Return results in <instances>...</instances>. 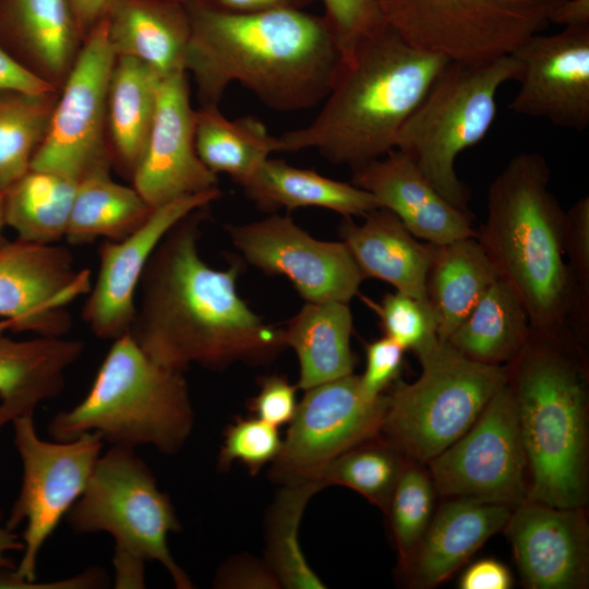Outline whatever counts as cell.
<instances>
[{"mask_svg":"<svg viewBox=\"0 0 589 589\" xmlns=\"http://www.w3.org/2000/svg\"><path fill=\"white\" fill-rule=\"evenodd\" d=\"M405 350L393 339L383 335L365 345V369L359 375L363 392L372 398L384 392L398 377Z\"/></svg>","mask_w":589,"mask_h":589,"instance_id":"42","label":"cell"},{"mask_svg":"<svg viewBox=\"0 0 589 589\" xmlns=\"http://www.w3.org/2000/svg\"><path fill=\"white\" fill-rule=\"evenodd\" d=\"M585 340L566 325L532 326L505 365L528 468L529 501L584 507L588 498Z\"/></svg>","mask_w":589,"mask_h":589,"instance_id":"4","label":"cell"},{"mask_svg":"<svg viewBox=\"0 0 589 589\" xmlns=\"http://www.w3.org/2000/svg\"><path fill=\"white\" fill-rule=\"evenodd\" d=\"M240 187L264 212L320 207L342 217H363L380 207L369 192L351 182L334 180L280 159L267 158Z\"/></svg>","mask_w":589,"mask_h":589,"instance_id":"27","label":"cell"},{"mask_svg":"<svg viewBox=\"0 0 589 589\" xmlns=\"http://www.w3.org/2000/svg\"><path fill=\"white\" fill-rule=\"evenodd\" d=\"M216 584L224 588H277L280 584L272 569L251 561L229 563L217 576Z\"/></svg>","mask_w":589,"mask_h":589,"instance_id":"45","label":"cell"},{"mask_svg":"<svg viewBox=\"0 0 589 589\" xmlns=\"http://www.w3.org/2000/svg\"><path fill=\"white\" fill-rule=\"evenodd\" d=\"M110 169L83 177L76 185L64 240L72 245L99 238L118 241L141 226L153 211L133 187L116 182Z\"/></svg>","mask_w":589,"mask_h":589,"instance_id":"32","label":"cell"},{"mask_svg":"<svg viewBox=\"0 0 589 589\" xmlns=\"http://www.w3.org/2000/svg\"><path fill=\"white\" fill-rule=\"evenodd\" d=\"M513 56L486 63L448 62L402 124L396 148L407 155L436 191L455 207L468 209L469 191L455 169L457 157L490 131L500 88L518 80Z\"/></svg>","mask_w":589,"mask_h":589,"instance_id":"8","label":"cell"},{"mask_svg":"<svg viewBox=\"0 0 589 589\" xmlns=\"http://www.w3.org/2000/svg\"><path fill=\"white\" fill-rule=\"evenodd\" d=\"M512 585L509 569L493 558L473 563L464 572L459 580L461 589H508Z\"/></svg>","mask_w":589,"mask_h":589,"instance_id":"46","label":"cell"},{"mask_svg":"<svg viewBox=\"0 0 589 589\" xmlns=\"http://www.w3.org/2000/svg\"><path fill=\"white\" fill-rule=\"evenodd\" d=\"M58 94L0 89V194L31 169Z\"/></svg>","mask_w":589,"mask_h":589,"instance_id":"35","label":"cell"},{"mask_svg":"<svg viewBox=\"0 0 589 589\" xmlns=\"http://www.w3.org/2000/svg\"><path fill=\"white\" fill-rule=\"evenodd\" d=\"M448 62L412 47L382 20L348 48L315 118L275 136V153L315 149L351 170L384 157Z\"/></svg>","mask_w":589,"mask_h":589,"instance_id":"3","label":"cell"},{"mask_svg":"<svg viewBox=\"0 0 589 589\" xmlns=\"http://www.w3.org/2000/svg\"><path fill=\"white\" fill-rule=\"evenodd\" d=\"M297 388L284 375L261 377L257 394L249 400V409L276 428L289 423L298 407Z\"/></svg>","mask_w":589,"mask_h":589,"instance_id":"44","label":"cell"},{"mask_svg":"<svg viewBox=\"0 0 589 589\" xmlns=\"http://www.w3.org/2000/svg\"><path fill=\"white\" fill-rule=\"evenodd\" d=\"M281 445L276 426L259 418H240L225 430L218 465L226 469L232 461H239L254 476L275 460Z\"/></svg>","mask_w":589,"mask_h":589,"instance_id":"40","label":"cell"},{"mask_svg":"<svg viewBox=\"0 0 589 589\" xmlns=\"http://www.w3.org/2000/svg\"><path fill=\"white\" fill-rule=\"evenodd\" d=\"M91 286L88 272L76 269L64 247L19 239L0 247V317L13 332L64 336L67 306Z\"/></svg>","mask_w":589,"mask_h":589,"instance_id":"16","label":"cell"},{"mask_svg":"<svg viewBox=\"0 0 589 589\" xmlns=\"http://www.w3.org/2000/svg\"><path fill=\"white\" fill-rule=\"evenodd\" d=\"M195 147L214 173H226L241 185L275 153V136L254 116L230 120L218 106L195 110Z\"/></svg>","mask_w":589,"mask_h":589,"instance_id":"34","label":"cell"},{"mask_svg":"<svg viewBox=\"0 0 589 589\" xmlns=\"http://www.w3.org/2000/svg\"><path fill=\"white\" fill-rule=\"evenodd\" d=\"M504 529L527 587H586L589 530L584 507H556L526 500L515 506Z\"/></svg>","mask_w":589,"mask_h":589,"instance_id":"20","label":"cell"},{"mask_svg":"<svg viewBox=\"0 0 589 589\" xmlns=\"http://www.w3.org/2000/svg\"><path fill=\"white\" fill-rule=\"evenodd\" d=\"M83 350L81 340L64 336L13 340L0 334V430L16 418L33 417L41 401L58 396L65 371Z\"/></svg>","mask_w":589,"mask_h":589,"instance_id":"26","label":"cell"},{"mask_svg":"<svg viewBox=\"0 0 589 589\" xmlns=\"http://www.w3.org/2000/svg\"><path fill=\"white\" fill-rule=\"evenodd\" d=\"M563 253L581 308L589 313V197L579 199L565 212Z\"/></svg>","mask_w":589,"mask_h":589,"instance_id":"41","label":"cell"},{"mask_svg":"<svg viewBox=\"0 0 589 589\" xmlns=\"http://www.w3.org/2000/svg\"><path fill=\"white\" fill-rule=\"evenodd\" d=\"M529 330L521 301L497 278L446 341L471 360L504 366L522 349Z\"/></svg>","mask_w":589,"mask_h":589,"instance_id":"31","label":"cell"},{"mask_svg":"<svg viewBox=\"0 0 589 589\" xmlns=\"http://www.w3.org/2000/svg\"><path fill=\"white\" fill-rule=\"evenodd\" d=\"M115 61L103 19L84 38L31 169L56 172L77 182L91 172L111 170L107 97Z\"/></svg>","mask_w":589,"mask_h":589,"instance_id":"12","label":"cell"},{"mask_svg":"<svg viewBox=\"0 0 589 589\" xmlns=\"http://www.w3.org/2000/svg\"><path fill=\"white\" fill-rule=\"evenodd\" d=\"M377 436L338 455L313 481L321 489L327 485L349 488L386 513L408 459L388 441Z\"/></svg>","mask_w":589,"mask_h":589,"instance_id":"36","label":"cell"},{"mask_svg":"<svg viewBox=\"0 0 589 589\" xmlns=\"http://www.w3.org/2000/svg\"><path fill=\"white\" fill-rule=\"evenodd\" d=\"M324 17L332 27L345 53L351 44L380 22L372 0H322Z\"/></svg>","mask_w":589,"mask_h":589,"instance_id":"43","label":"cell"},{"mask_svg":"<svg viewBox=\"0 0 589 589\" xmlns=\"http://www.w3.org/2000/svg\"><path fill=\"white\" fill-rule=\"evenodd\" d=\"M321 490L314 481L284 484L268 519L267 565L286 588H325L306 563L299 545L298 531L304 507Z\"/></svg>","mask_w":589,"mask_h":589,"instance_id":"37","label":"cell"},{"mask_svg":"<svg viewBox=\"0 0 589 589\" xmlns=\"http://www.w3.org/2000/svg\"><path fill=\"white\" fill-rule=\"evenodd\" d=\"M195 110L188 74L159 79L151 131L131 177L132 187L153 208L218 188V177L195 147Z\"/></svg>","mask_w":589,"mask_h":589,"instance_id":"19","label":"cell"},{"mask_svg":"<svg viewBox=\"0 0 589 589\" xmlns=\"http://www.w3.org/2000/svg\"><path fill=\"white\" fill-rule=\"evenodd\" d=\"M184 4L191 22L184 70L201 106H218L228 86L239 83L273 110H304L326 98L344 65L345 50L324 15Z\"/></svg>","mask_w":589,"mask_h":589,"instance_id":"2","label":"cell"},{"mask_svg":"<svg viewBox=\"0 0 589 589\" xmlns=\"http://www.w3.org/2000/svg\"><path fill=\"white\" fill-rule=\"evenodd\" d=\"M7 88L31 93L58 92L24 69L0 43V89Z\"/></svg>","mask_w":589,"mask_h":589,"instance_id":"47","label":"cell"},{"mask_svg":"<svg viewBox=\"0 0 589 589\" xmlns=\"http://www.w3.org/2000/svg\"><path fill=\"white\" fill-rule=\"evenodd\" d=\"M111 0H71L81 31L86 37L91 29L105 17Z\"/></svg>","mask_w":589,"mask_h":589,"instance_id":"50","label":"cell"},{"mask_svg":"<svg viewBox=\"0 0 589 589\" xmlns=\"http://www.w3.org/2000/svg\"><path fill=\"white\" fill-rule=\"evenodd\" d=\"M412 47L449 62L478 64L512 55L550 25L564 0H372Z\"/></svg>","mask_w":589,"mask_h":589,"instance_id":"10","label":"cell"},{"mask_svg":"<svg viewBox=\"0 0 589 589\" xmlns=\"http://www.w3.org/2000/svg\"><path fill=\"white\" fill-rule=\"evenodd\" d=\"M202 3L226 12L254 13L284 8H300L311 0H199Z\"/></svg>","mask_w":589,"mask_h":589,"instance_id":"48","label":"cell"},{"mask_svg":"<svg viewBox=\"0 0 589 589\" xmlns=\"http://www.w3.org/2000/svg\"><path fill=\"white\" fill-rule=\"evenodd\" d=\"M4 229H5V224H4L3 215H2L1 195H0V247L9 241L4 233Z\"/></svg>","mask_w":589,"mask_h":589,"instance_id":"52","label":"cell"},{"mask_svg":"<svg viewBox=\"0 0 589 589\" xmlns=\"http://www.w3.org/2000/svg\"><path fill=\"white\" fill-rule=\"evenodd\" d=\"M243 260L267 275L286 277L305 302H347L365 279L342 241L312 237L290 216L227 225Z\"/></svg>","mask_w":589,"mask_h":589,"instance_id":"15","label":"cell"},{"mask_svg":"<svg viewBox=\"0 0 589 589\" xmlns=\"http://www.w3.org/2000/svg\"><path fill=\"white\" fill-rule=\"evenodd\" d=\"M357 224L344 217L338 228L364 278H375L394 286L396 291L426 300L425 277L432 243L419 242L390 211L378 207Z\"/></svg>","mask_w":589,"mask_h":589,"instance_id":"24","label":"cell"},{"mask_svg":"<svg viewBox=\"0 0 589 589\" xmlns=\"http://www.w3.org/2000/svg\"><path fill=\"white\" fill-rule=\"evenodd\" d=\"M12 423L23 479L7 528L13 530L26 522L22 534L23 556L12 573L21 588H58L57 581L35 584L38 554L84 492L104 440L98 432H87L72 441L51 443L37 436L33 417H20Z\"/></svg>","mask_w":589,"mask_h":589,"instance_id":"11","label":"cell"},{"mask_svg":"<svg viewBox=\"0 0 589 589\" xmlns=\"http://www.w3.org/2000/svg\"><path fill=\"white\" fill-rule=\"evenodd\" d=\"M520 64L510 111L582 132L589 127V26L536 34L512 53Z\"/></svg>","mask_w":589,"mask_h":589,"instance_id":"18","label":"cell"},{"mask_svg":"<svg viewBox=\"0 0 589 589\" xmlns=\"http://www.w3.org/2000/svg\"><path fill=\"white\" fill-rule=\"evenodd\" d=\"M385 408L386 395L369 397L353 373L305 389L272 479L283 485L313 481L338 455L380 434Z\"/></svg>","mask_w":589,"mask_h":589,"instance_id":"14","label":"cell"},{"mask_svg":"<svg viewBox=\"0 0 589 589\" xmlns=\"http://www.w3.org/2000/svg\"><path fill=\"white\" fill-rule=\"evenodd\" d=\"M159 79L142 61L116 57L107 97V142L112 165L129 178L151 131Z\"/></svg>","mask_w":589,"mask_h":589,"instance_id":"30","label":"cell"},{"mask_svg":"<svg viewBox=\"0 0 589 589\" xmlns=\"http://www.w3.org/2000/svg\"><path fill=\"white\" fill-rule=\"evenodd\" d=\"M194 413L183 372L152 360L129 333L112 340L87 395L48 425L58 442L98 432L112 446L153 445L164 454L181 448Z\"/></svg>","mask_w":589,"mask_h":589,"instance_id":"6","label":"cell"},{"mask_svg":"<svg viewBox=\"0 0 589 589\" xmlns=\"http://www.w3.org/2000/svg\"><path fill=\"white\" fill-rule=\"evenodd\" d=\"M352 171L351 183L395 214L408 231L432 244L477 237L470 213L443 197L413 161L398 149Z\"/></svg>","mask_w":589,"mask_h":589,"instance_id":"21","label":"cell"},{"mask_svg":"<svg viewBox=\"0 0 589 589\" xmlns=\"http://www.w3.org/2000/svg\"><path fill=\"white\" fill-rule=\"evenodd\" d=\"M514 508L504 503L450 497L432 517L406 569L411 584L431 588L443 582L504 529Z\"/></svg>","mask_w":589,"mask_h":589,"instance_id":"23","label":"cell"},{"mask_svg":"<svg viewBox=\"0 0 589 589\" xmlns=\"http://www.w3.org/2000/svg\"><path fill=\"white\" fill-rule=\"evenodd\" d=\"M545 158L514 156L486 192L477 239L497 277L521 301L532 326L566 325L584 339L589 313L580 305L563 253L565 212L550 190Z\"/></svg>","mask_w":589,"mask_h":589,"instance_id":"5","label":"cell"},{"mask_svg":"<svg viewBox=\"0 0 589 589\" xmlns=\"http://www.w3.org/2000/svg\"><path fill=\"white\" fill-rule=\"evenodd\" d=\"M76 185L59 173L29 169L0 194L5 227L19 240L57 244L65 237Z\"/></svg>","mask_w":589,"mask_h":589,"instance_id":"33","label":"cell"},{"mask_svg":"<svg viewBox=\"0 0 589 589\" xmlns=\"http://www.w3.org/2000/svg\"><path fill=\"white\" fill-rule=\"evenodd\" d=\"M497 278L477 237L432 244L425 296L440 340H447Z\"/></svg>","mask_w":589,"mask_h":589,"instance_id":"29","label":"cell"},{"mask_svg":"<svg viewBox=\"0 0 589 589\" xmlns=\"http://www.w3.org/2000/svg\"><path fill=\"white\" fill-rule=\"evenodd\" d=\"M71 0H0V43L60 92L84 41Z\"/></svg>","mask_w":589,"mask_h":589,"instance_id":"22","label":"cell"},{"mask_svg":"<svg viewBox=\"0 0 589 589\" xmlns=\"http://www.w3.org/2000/svg\"><path fill=\"white\" fill-rule=\"evenodd\" d=\"M550 24L563 27L589 26V0H564L552 12Z\"/></svg>","mask_w":589,"mask_h":589,"instance_id":"49","label":"cell"},{"mask_svg":"<svg viewBox=\"0 0 589 589\" xmlns=\"http://www.w3.org/2000/svg\"><path fill=\"white\" fill-rule=\"evenodd\" d=\"M426 464L443 496L514 507L526 501L527 459L516 402L506 382L474 423Z\"/></svg>","mask_w":589,"mask_h":589,"instance_id":"13","label":"cell"},{"mask_svg":"<svg viewBox=\"0 0 589 589\" xmlns=\"http://www.w3.org/2000/svg\"><path fill=\"white\" fill-rule=\"evenodd\" d=\"M283 329L285 347L299 360L303 390L353 373L352 314L347 302H305Z\"/></svg>","mask_w":589,"mask_h":589,"instance_id":"28","label":"cell"},{"mask_svg":"<svg viewBox=\"0 0 589 589\" xmlns=\"http://www.w3.org/2000/svg\"><path fill=\"white\" fill-rule=\"evenodd\" d=\"M435 486L418 462L408 460L393 491L386 514L401 567L406 570L433 517Z\"/></svg>","mask_w":589,"mask_h":589,"instance_id":"38","label":"cell"},{"mask_svg":"<svg viewBox=\"0 0 589 589\" xmlns=\"http://www.w3.org/2000/svg\"><path fill=\"white\" fill-rule=\"evenodd\" d=\"M75 533L107 532L115 539V587L144 588V566L159 562L179 589L193 587L167 544L180 521L134 448L112 446L98 458L89 481L68 513Z\"/></svg>","mask_w":589,"mask_h":589,"instance_id":"7","label":"cell"},{"mask_svg":"<svg viewBox=\"0 0 589 589\" xmlns=\"http://www.w3.org/2000/svg\"><path fill=\"white\" fill-rule=\"evenodd\" d=\"M417 357L421 374L386 395L380 434L408 460L428 462L479 418L506 382V369L464 356L437 340Z\"/></svg>","mask_w":589,"mask_h":589,"instance_id":"9","label":"cell"},{"mask_svg":"<svg viewBox=\"0 0 589 589\" xmlns=\"http://www.w3.org/2000/svg\"><path fill=\"white\" fill-rule=\"evenodd\" d=\"M361 300L378 317L384 336L416 354L440 340L434 313L428 301L395 291L380 301Z\"/></svg>","mask_w":589,"mask_h":589,"instance_id":"39","label":"cell"},{"mask_svg":"<svg viewBox=\"0 0 589 589\" xmlns=\"http://www.w3.org/2000/svg\"><path fill=\"white\" fill-rule=\"evenodd\" d=\"M104 19L116 57L137 59L160 77L185 72L191 22L184 3L111 0Z\"/></svg>","mask_w":589,"mask_h":589,"instance_id":"25","label":"cell"},{"mask_svg":"<svg viewBox=\"0 0 589 589\" xmlns=\"http://www.w3.org/2000/svg\"><path fill=\"white\" fill-rule=\"evenodd\" d=\"M170 1H176V2L184 3V2L188 1V0H170Z\"/></svg>","mask_w":589,"mask_h":589,"instance_id":"53","label":"cell"},{"mask_svg":"<svg viewBox=\"0 0 589 589\" xmlns=\"http://www.w3.org/2000/svg\"><path fill=\"white\" fill-rule=\"evenodd\" d=\"M220 196L219 188H215L157 206L125 238L103 241L97 277L81 311L83 322L96 337L115 340L129 333L141 277L161 239L183 217Z\"/></svg>","mask_w":589,"mask_h":589,"instance_id":"17","label":"cell"},{"mask_svg":"<svg viewBox=\"0 0 589 589\" xmlns=\"http://www.w3.org/2000/svg\"><path fill=\"white\" fill-rule=\"evenodd\" d=\"M208 206L179 220L161 239L143 272L129 334L155 362L184 372L191 364L223 369L238 361L266 362L285 347L240 297V260L209 266L200 254Z\"/></svg>","mask_w":589,"mask_h":589,"instance_id":"1","label":"cell"},{"mask_svg":"<svg viewBox=\"0 0 589 589\" xmlns=\"http://www.w3.org/2000/svg\"><path fill=\"white\" fill-rule=\"evenodd\" d=\"M13 530L0 527V568H15L16 566L5 555L7 552L13 550H23L24 544Z\"/></svg>","mask_w":589,"mask_h":589,"instance_id":"51","label":"cell"}]
</instances>
